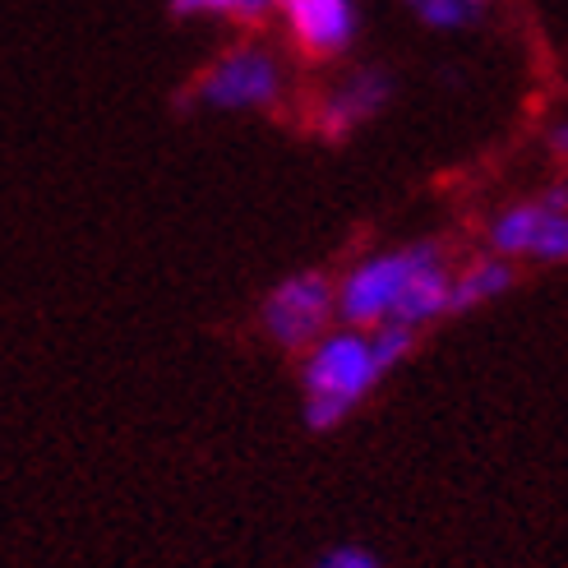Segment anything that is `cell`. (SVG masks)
Segmentation results:
<instances>
[{"instance_id":"6da1fadb","label":"cell","mask_w":568,"mask_h":568,"mask_svg":"<svg viewBox=\"0 0 568 568\" xmlns=\"http://www.w3.org/2000/svg\"><path fill=\"white\" fill-rule=\"evenodd\" d=\"M453 268L439 241H412L361 260L337 282V320L347 328H412L448 315Z\"/></svg>"},{"instance_id":"7a4b0ae2","label":"cell","mask_w":568,"mask_h":568,"mask_svg":"<svg viewBox=\"0 0 568 568\" xmlns=\"http://www.w3.org/2000/svg\"><path fill=\"white\" fill-rule=\"evenodd\" d=\"M416 347L412 328H328L301 361V412L310 430H337Z\"/></svg>"},{"instance_id":"3957f363","label":"cell","mask_w":568,"mask_h":568,"mask_svg":"<svg viewBox=\"0 0 568 568\" xmlns=\"http://www.w3.org/2000/svg\"><path fill=\"white\" fill-rule=\"evenodd\" d=\"M486 245L508 264H568V181L499 209L486 226Z\"/></svg>"},{"instance_id":"277c9868","label":"cell","mask_w":568,"mask_h":568,"mask_svg":"<svg viewBox=\"0 0 568 568\" xmlns=\"http://www.w3.org/2000/svg\"><path fill=\"white\" fill-rule=\"evenodd\" d=\"M282 98V61L268 47L241 42L194 79L190 102L209 111H260Z\"/></svg>"},{"instance_id":"5b68a950","label":"cell","mask_w":568,"mask_h":568,"mask_svg":"<svg viewBox=\"0 0 568 568\" xmlns=\"http://www.w3.org/2000/svg\"><path fill=\"white\" fill-rule=\"evenodd\" d=\"M337 320V282L328 273H292L260 305V324L277 347L310 352Z\"/></svg>"},{"instance_id":"8992f818","label":"cell","mask_w":568,"mask_h":568,"mask_svg":"<svg viewBox=\"0 0 568 568\" xmlns=\"http://www.w3.org/2000/svg\"><path fill=\"white\" fill-rule=\"evenodd\" d=\"M393 98V74L379 65H365L343 74L328 89V98L320 102V130L328 139H347L352 130H361L365 121H375Z\"/></svg>"},{"instance_id":"52a82bcc","label":"cell","mask_w":568,"mask_h":568,"mask_svg":"<svg viewBox=\"0 0 568 568\" xmlns=\"http://www.w3.org/2000/svg\"><path fill=\"white\" fill-rule=\"evenodd\" d=\"M282 10H287L292 42L315 61H333L356 42L352 0H282Z\"/></svg>"},{"instance_id":"ba28073f","label":"cell","mask_w":568,"mask_h":568,"mask_svg":"<svg viewBox=\"0 0 568 568\" xmlns=\"http://www.w3.org/2000/svg\"><path fill=\"white\" fill-rule=\"evenodd\" d=\"M518 282V264L499 260V254H480V260L453 268V287H448V315H467V310H480L499 296L514 292Z\"/></svg>"},{"instance_id":"9c48e42d","label":"cell","mask_w":568,"mask_h":568,"mask_svg":"<svg viewBox=\"0 0 568 568\" xmlns=\"http://www.w3.org/2000/svg\"><path fill=\"white\" fill-rule=\"evenodd\" d=\"M407 10L425 28H444V33H453V28H471L480 14L490 10V0H407Z\"/></svg>"},{"instance_id":"30bf717a","label":"cell","mask_w":568,"mask_h":568,"mask_svg":"<svg viewBox=\"0 0 568 568\" xmlns=\"http://www.w3.org/2000/svg\"><path fill=\"white\" fill-rule=\"evenodd\" d=\"M273 0H172L176 14H217L236 23H260Z\"/></svg>"},{"instance_id":"8fae6325","label":"cell","mask_w":568,"mask_h":568,"mask_svg":"<svg viewBox=\"0 0 568 568\" xmlns=\"http://www.w3.org/2000/svg\"><path fill=\"white\" fill-rule=\"evenodd\" d=\"M310 568H384V559L365 546H328Z\"/></svg>"},{"instance_id":"7c38bea8","label":"cell","mask_w":568,"mask_h":568,"mask_svg":"<svg viewBox=\"0 0 568 568\" xmlns=\"http://www.w3.org/2000/svg\"><path fill=\"white\" fill-rule=\"evenodd\" d=\"M550 153H555L559 162H568V121H559V125L550 130Z\"/></svg>"},{"instance_id":"4fadbf2b","label":"cell","mask_w":568,"mask_h":568,"mask_svg":"<svg viewBox=\"0 0 568 568\" xmlns=\"http://www.w3.org/2000/svg\"><path fill=\"white\" fill-rule=\"evenodd\" d=\"M277 6H282V0H277Z\"/></svg>"}]
</instances>
